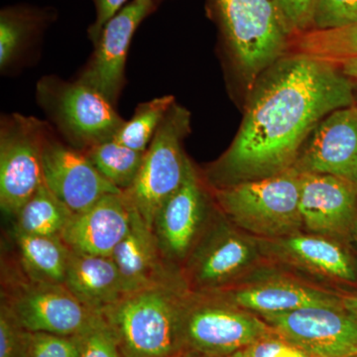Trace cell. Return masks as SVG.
<instances>
[{
    "instance_id": "1",
    "label": "cell",
    "mask_w": 357,
    "mask_h": 357,
    "mask_svg": "<svg viewBox=\"0 0 357 357\" xmlns=\"http://www.w3.org/2000/svg\"><path fill=\"white\" fill-rule=\"evenodd\" d=\"M354 105V83L340 66L302 53L283 56L253 84L241 128L206 181L215 190L285 172L319 122Z\"/></svg>"
},
{
    "instance_id": "2",
    "label": "cell",
    "mask_w": 357,
    "mask_h": 357,
    "mask_svg": "<svg viewBox=\"0 0 357 357\" xmlns=\"http://www.w3.org/2000/svg\"><path fill=\"white\" fill-rule=\"evenodd\" d=\"M190 290L184 280L129 293L102 316L123 357H180Z\"/></svg>"
},
{
    "instance_id": "3",
    "label": "cell",
    "mask_w": 357,
    "mask_h": 357,
    "mask_svg": "<svg viewBox=\"0 0 357 357\" xmlns=\"http://www.w3.org/2000/svg\"><path fill=\"white\" fill-rule=\"evenodd\" d=\"M301 173L295 168L270 177L213 190L218 208L237 229L261 238L292 236L303 229Z\"/></svg>"
},
{
    "instance_id": "4",
    "label": "cell",
    "mask_w": 357,
    "mask_h": 357,
    "mask_svg": "<svg viewBox=\"0 0 357 357\" xmlns=\"http://www.w3.org/2000/svg\"><path fill=\"white\" fill-rule=\"evenodd\" d=\"M234 62L249 88L285 56L292 34L278 0H213Z\"/></svg>"
},
{
    "instance_id": "5",
    "label": "cell",
    "mask_w": 357,
    "mask_h": 357,
    "mask_svg": "<svg viewBox=\"0 0 357 357\" xmlns=\"http://www.w3.org/2000/svg\"><path fill=\"white\" fill-rule=\"evenodd\" d=\"M36 100L70 146L81 151L114 139L126 122L102 93L77 79L42 77Z\"/></svg>"
},
{
    "instance_id": "6",
    "label": "cell",
    "mask_w": 357,
    "mask_h": 357,
    "mask_svg": "<svg viewBox=\"0 0 357 357\" xmlns=\"http://www.w3.org/2000/svg\"><path fill=\"white\" fill-rule=\"evenodd\" d=\"M190 131L191 114L174 103L145 152L135 182L123 192L151 229L160 208L184 181L189 158L183 149V142Z\"/></svg>"
},
{
    "instance_id": "7",
    "label": "cell",
    "mask_w": 357,
    "mask_h": 357,
    "mask_svg": "<svg viewBox=\"0 0 357 357\" xmlns=\"http://www.w3.org/2000/svg\"><path fill=\"white\" fill-rule=\"evenodd\" d=\"M275 333L264 319L218 294L190 291L183 318L185 351L222 356L243 351Z\"/></svg>"
},
{
    "instance_id": "8",
    "label": "cell",
    "mask_w": 357,
    "mask_h": 357,
    "mask_svg": "<svg viewBox=\"0 0 357 357\" xmlns=\"http://www.w3.org/2000/svg\"><path fill=\"white\" fill-rule=\"evenodd\" d=\"M1 302L29 333L81 335L100 314L91 312L64 284L29 280L17 270L6 274Z\"/></svg>"
},
{
    "instance_id": "9",
    "label": "cell",
    "mask_w": 357,
    "mask_h": 357,
    "mask_svg": "<svg viewBox=\"0 0 357 357\" xmlns=\"http://www.w3.org/2000/svg\"><path fill=\"white\" fill-rule=\"evenodd\" d=\"M50 126L35 117L6 115L0 124V206L15 217L43 184V148Z\"/></svg>"
},
{
    "instance_id": "10",
    "label": "cell",
    "mask_w": 357,
    "mask_h": 357,
    "mask_svg": "<svg viewBox=\"0 0 357 357\" xmlns=\"http://www.w3.org/2000/svg\"><path fill=\"white\" fill-rule=\"evenodd\" d=\"M227 222L208 225L183 264L181 273L191 292L223 290L257 257V244Z\"/></svg>"
},
{
    "instance_id": "11",
    "label": "cell",
    "mask_w": 357,
    "mask_h": 357,
    "mask_svg": "<svg viewBox=\"0 0 357 357\" xmlns=\"http://www.w3.org/2000/svg\"><path fill=\"white\" fill-rule=\"evenodd\" d=\"M289 342L314 357H357V317L344 305L261 316Z\"/></svg>"
},
{
    "instance_id": "12",
    "label": "cell",
    "mask_w": 357,
    "mask_h": 357,
    "mask_svg": "<svg viewBox=\"0 0 357 357\" xmlns=\"http://www.w3.org/2000/svg\"><path fill=\"white\" fill-rule=\"evenodd\" d=\"M208 192L189 159L182 185L160 208L152 225L169 264L181 270L208 227Z\"/></svg>"
},
{
    "instance_id": "13",
    "label": "cell",
    "mask_w": 357,
    "mask_h": 357,
    "mask_svg": "<svg viewBox=\"0 0 357 357\" xmlns=\"http://www.w3.org/2000/svg\"><path fill=\"white\" fill-rule=\"evenodd\" d=\"M154 0H133L105 25L95 52L77 81L102 93L115 105L126 82L129 47L142 21L156 10Z\"/></svg>"
},
{
    "instance_id": "14",
    "label": "cell",
    "mask_w": 357,
    "mask_h": 357,
    "mask_svg": "<svg viewBox=\"0 0 357 357\" xmlns=\"http://www.w3.org/2000/svg\"><path fill=\"white\" fill-rule=\"evenodd\" d=\"M43 180L74 213L86 210L107 195L122 192L98 172L84 151L60 142L51 128L44 143Z\"/></svg>"
},
{
    "instance_id": "15",
    "label": "cell",
    "mask_w": 357,
    "mask_h": 357,
    "mask_svg": "<svg viewBox=\"0 0 357 357\" xmlns=\"http://www.w3.org/2000/svg\"><path fill=\"white\" fill-rule=\"evenodd\" d=\"M293 168L303 174L335 176L357 185V105L335 110L319 122Z\"/></svg>"
},
{
    "instance_id": "16",
    "label": "cell",
    "mask_w": 357,
    "mask_h": 357,
    "mask_svg": "<svg viewBox=\"0 0 357 357\" xmlns=\"http://www.w3.org/2000/svg\"><path fill=\"white\" fill-rule=\"evenodd\" d=\"M300 211L309 234L344 238L357 227V185L335 176L301 173Z\"/></svg>"
},
{
    "instance_id": "17",
    "label": "cell",
    "mask_w": 357,
    "mask_h": 357,
    "mask_svg": "<svg viewBox=\"0 0 357 357\" xmlns=\"http://www.w3.org/2000/svg\"><path fill=\"white\" fill-rule=\"evenodd\" d=\"M132 211L123 192L107 195L86 210L74 213L61 239L77 255L112 257L128 234Z\"/></svg>"
},
{
    "instance_id": "18",
    "label": "cell",
    "mask_w": 357,
    "mask_h": 357,
    "mask_svg": "<svg viewBox=\"0 0 357 357\" xmlns=\"http://www.w3.org/2000/svg\"><path fill=\"white\" fill-rule=\"evenodd\" d=\"M112 258L128 293L184 280L181 270L166 261L153 229L134 208L128 234L114 249Z\"/></svg>"
},
{
    "instance_id": "19",
    "label": "cell",
    "mask_w": 357,
    "mask_h": 357,
    "mask_svg": "<svg viewBox=\"0 0 357 357\" xmlns=\"http://www.w3.org/2000/svg\"><path fill=\"white\" fill-rule=\"evenodd\" d=\"M237 307L260 316L283 314L314 306L342 305V297L290 280H271L237 289L231 292H215Z\"/></svg>"
},
{
    "instance_id": "20",
    "label": "cell",
    "mask_w": 357,
    "mask_h": 357,
    "mask_svg": "<svg viewBox=\"0 0 357 357\" xmlns=\"http://www.w3.org/2000/svg\"><path fill=\"white\" fill-rule=\"evenodd\" d=\"M64 285L98 314L129 294L112 257L77 255L72 251Z\"/></svg>"
},
{
    "instance_id": "21",
    "label": "cell",
    "mask_w": 357,
    "mask_h": 357,
    "mask_svg": "<svg viewBox=\"0 0 357 357\" xmlns=\"http://www.w3.org/2000/svg\"><path fill=\"white\" fill-rule=\"evenodd\" d=\"M270 241L275 255L296 266L337 280H357L356 266L351 256L335 239L297 232Z\"/></svg>"
},
{
    "instance_id": "22",
    "label": "cell",
    "mask_w": 357,
    "mask_h": 357,
    "mask_svg": "<svg viewBox=\"0 0 357 357\" xmlns=\"http://www.w3.org/2000/svg\"><path fill=\"white\" fill-rule=\"evenodd\" d=\"M14 239L20 270L26 278L40 283L64 284L70 250L60 236L14 232Z\"/></svg>"
},
{
    "instance_id": "23",
    "label": "cell",
    "mask_w": 357,
    "mask_h": 357,
    "mask_svg": "<svg viewBox=\"0 0 357 357\" xmlns=\"http://www.w3.org/2000/svg\"><path fill=\"white\" fill-rule=\"evenodd\" d=\"M72 211L45 183L14 217V232L31 236H61L72 218Z\"/></svg>"
},
{
    "instance_id": "24",
    "label": "cell",
    "mask_w": 357,
    "mask_h": 357,
    "mask_svg": "<svg viewBox=\"0 0 357 357\" xmlns=\"http://www.w3.org/2000/svg\"><path fill=\"white\" fill-rule=\"evenodd\" d=\"M103 177L121 191H128L139 173L145 152L136 151L114 139L84 151Z\"/></svg>"
},
{
    "instance_id": "25",
    "label": "cell",
    "mask_w": 357,
    "mask_h": 357,
    "mask_svg": "<svg viewBox=\"0 0 357 357\" xmlns=\"http://www.w3.org/2000/svg\"><path fill=\"white\" fill-rule=\"evenodd\" d=\"M296 53L333 64L357 57L356 24L332 30H309L292 37Z\"/></svg>"
},
{
    "instance_id": "26",
    "label": "cell",
    "mask_w": 357,
    "mask_h": 357,
    "mask_svg": "<svg viewBox=\"0 0 357 357\" xmlns=\"http://www.w3.org/2000/svg\"><path fill=\"white\" fill-rule=\"evenodd\" d=\"M175 102V98L168 95L139 103L130 121L124 122L114 139L136 151L146 152L155 134Z\"/></svg>"
},
{
    "instance_id": "27",
    "label": "cell",
    "mask_w": 357,
    "mask_h": 357,
    "mask_svg": "<svg viewBox=\"0 0 357 357\" xmlns=\"http://www.w3.org/2000/svg\"><path fill=\"white\" fill-rule=\"evenodd\" d=\"M37 28L36 14L20 8L0 14V69L6 70L22 55Z\"/></svg>"
},
{
    "instance_id": "28",
    "label": "cell",
    "mask_w": 357,
    "mask_h": 357,
    "mask_svg": "<svg viewBox=\"0 0 357 357\" xmlns=\"http://www.w3.org/2000/svg\"><path fill=\"white\" fill-rule=\"evenodd\" d=\"M82 347L83 335L29 333L27 357H79Z\"/></svg>"
},
{
    "instance_id": "29",
    "label": "cell",
    "mask_w": 357,
    "mask_h": 357,
    "mask_svg": "<svg viewBox=\"0 0 357 357\" xmlns=\"http://www.w3.org/2000/svg\"><path fill=\"white\" fill-rule=\"evenodd\" d=\"M357 23V0H316L311 30H332Z\"/></svg>"
},
{
    "instance_id": "30",
    "label": "cell",
    "mask_w": 357,
    "mask_h": 357,
    "mask_svg": "<svg viewBox=\"0 0 357 357\" xmlns=\"http://www.w3.org/2000/svg\"><path fill=\"white\" fill-rule=\"evenodd\" d=\"M29 332L24 330L6 303L0 305V357H27Z\"/></svg>"
},
{
    "instance_id": "31",
    "label": "cell",
    "mask_w": 357,
    "mask_h": 357,
    "mask_svg": "<svg viewBox=\"0 0 357 357\" xmlns=\"http://www.w3.org/2000/svg\"><path fill=\"white\" fill-rule=\"evenodd\" d=\"M79 357H123L114 333L102 314L84 333Z\"/></svg>"
},
{
    "instance_id": "32",
    "label": "cell",
    "mask_w": 357,
    "mask_h": 357,
    "mask_svg": "<svg viewBox=\"0 0 357 357\" xmlns=\"http://www.w3.org/2000/svg\"><path fill=\"white\" fill-rule=\"evenodd\" d=\"M278 3L292 37L312 29L316 0H278Z\"/></svg>"
},
{
    "instance_id": "33",
    "label": "cell",
    "mask_w": 357,
    "mask_h": 357,
    "mask_svg": "<svg viewBox=\"0 0 357 357\" xmlns=\"http://www.w3.org/2000/svg\"><path fill=\"white\" fill-rule=\"evenodd\" d=\"M244 352L248 357H314L277 333L249 345Z\"/></svg>"
},
{
    "instance_id": "34",
    "label": "cell",
    "mask_w": 357,
    "mask_h": 357,
    "mask_svg": "<svg viewBox=\"0 0 357 357\" xmlns=\"http://www.w3.org/2000/svg\"><path fill=\"white\" fill-rule=\"evenodd\" d=\"M128 0H93L96 6V20L89 29V39L93 44L98 41L105 25L123 8Z\"/></svg>"
},
{
    "instance_id": "35",
    "label": "cell",
    "mask_w": 357,
    "mask_h": 357,
    "mask_svg": "<svg viewBox=\"0 0 357 357\" xmlns=\"http://www.w3.org/2000/svg\"><path fill=\"white\" fill-rule=\"evenodd\" d=\"M338 66L345 76L349 77L354 83H357V57L347 59Z\"/></svg>"
},
{
    "instance_id": "36",
    "label": "cell",
    "mask_w": 357,
    "mask_h": 357,
    "mask_svg": "<svg viewBox=\"0 0 357 357\" xmlns=\"http://www.w3.org/2000/svg\"><path fill=\"white\" fill-rule=\"evenodd\" d=\"M180 357H248L245 352L243 351H238L232 352V354H222V356H208V354H198V352L184 351Z\"/></svg>"
},
{
    "instance_id": "37",
    "label": "cell",
    "mask_w": 357,
    "mask_h": 357,
    "mask_svg": "<svg viewBox=\"0 0 357 357\" xmlns=\"http://www.w3.org/2000/svg\"><path fill=\"white\" fill-rule=\"evenodd\" d=\"M342 301L345 309L349 310L354 316L357 317V294L342 296Z\"/></svg>"
},
{
    "instance_id": "38",
    "label": "cell",
    "mask_w": 357,
    "mask_h": 357,
    "mask_svg": "<svg viewBox=\"0 0 357 357\" xmlns=\"http://www.w3.org/2000/svg\"><path fill=\"white\" fill-rule=\"evenodd\" d=\"M154 1L156 2L157 4H158L160 1H162V0H154Z\"/></svg>"
},
{
    "instance_id": "39",
    "label": "cell",
    "mask_w": 357,
    "mask_h": 357,
    "mask_svg": "<svg viewBox=\"0 0 357 357\" xmlns=\"http://www.w3.org/2000/svg\"><path fill=\"white\" fill-rule=\"evenodd\" d=\"M356 103H357V96H356Z\"/></svg>"
}]
</instances>
